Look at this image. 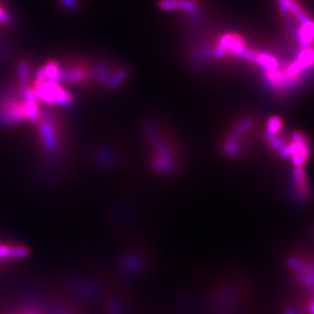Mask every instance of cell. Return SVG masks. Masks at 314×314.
Instances as JSON below:
<instances>
[{
	"instance_id": "cell-2",
	"label": "cell",
	"mask_w": 314,
	"mask_h": 314,
	"mask_svg": "<svg viewBox=\"0 0 314 314\" xmlns=\"http://www.w3.org/2000/svg\"><path fill=\"white\" fill-rule=\"evenodd\" d=\"M281 127H282V121L280 118L273 117L272 119H270L268 121V125H267L269 136H276L280 132Z\"/></svg>"
},
{
	"instance_id": "cell-1",
	"label": "cell",
	"mask_w": 314,
	"mask_h": 314,
	"mask_svg": "<svg viewBox=\"0 0 314 314\" xmlns=\"http://www.w3.org/2000/svg\"><path fill=\"white\" fill-rule=\"evenodd\" d=\"M282 152L291 156L293 161L296 164L300 165L306 160L308 155V144L306 137L299 132L295 133L293 135V140L288 146H284Z\"/></svg>"
}]
</instances>
